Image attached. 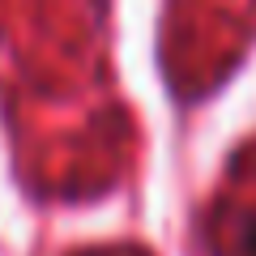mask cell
<instances>
[{"instance_id": "1", "label": "cell", "mask_w": 256, "mask_h": 256, "mask_svg": "<svg viewBox=\"0 0 256 256\" xmlns=\"http://www.w3.org/2000/svg\"><path fill=\"white\" fill-rule=\"evenodd\" d=\"M248 248H252V252H256V226L248 230Z\"/></svg>"}]
</instances>
